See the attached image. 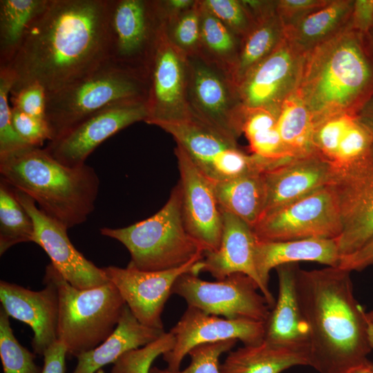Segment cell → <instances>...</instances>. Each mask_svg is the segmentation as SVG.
I'll list each match as a JSON object with an SVG mask.
<instances>
[{"label":"cell","mask_w":373,"mask_h":373,"mask_svg":"<svg viewBox=\"0 0 373 373\" xmlns=\"http://www.w3.org/2000/svg\"><path fill=\"white\" fill-rule=\"evenodd\" d=\"M200 17L201 44L226 66L227 75L233 68L240 40L217 17L198 1Z\"/></svg>","instance_id":"cell-35"},{"label":"cell","mask_w":373,"mask_h":373,"mask_svg":"<svg viewBox=\"0 0 373 373\" xmlns=\"http://www.w3.org/2000/svg\"><path fill=\"white\" fill-rule=\"evenodd\" d=\"M359 122L370 131L373 137V95L356 114Z\"/></svg>","instance_id":"cell-48"},{"label":"cell","mask_w":373,"mask_h":373,"mask_svg":"<svg viewBox=\"0 0 373 373\" xmlns=\"http://www.w3.org/2000/svg\"><path fill=\"white\" fill-rule=\"evenodd\" d=\"M222 233L219 248L204 252L198 263L199 274L208 272L216 280L233 274H243L256 282L262 294L254 259L258 240L252 228L229 212L222 211Z\"/></svg>","instance_id":"cell-24"},{"label":"cell","mask_w":373,"mask_h":373,"mask_svg":"<svg viewBox=\"0 0 373 373\" xmlns=\"http://www.w3.org/2000/svg\"><path fill=\"white\" fill-rule=\"evenodd\" d=\"M33 220L17 199L15 191L1 179L0 182V255L12 246L32 242Z\"/></svg>","instance_id":"cell-34"},{"label":"cell","mask_w":373,"mask_h":373,"mask_svg":"<svg viewBox=\"0 0 373 373\" xmlns=\"http://www.w3.org/2000/svg\"><path fill=\"white\" fill-rule=\"evenodd\" d=\"M148 117L145 100L122 102L99 111L48 142L44 149L68 166L86 164L89 155L116 133Z\"/></svg>","instance_id":"cell-14"},{"label":"cell","mask_w":373,"mask_h":373,"mask_svg":"<svg viewBox=\"0 0 373 373\" xmlns=\"http://www.w3.org/2000/svg\"><path fill=\"white\" fill-rule=\"evenodd\" d=\"M368 44L373 52V28L365 35Z\"/></svg>","instance_id":"cell-52"},{"label":"cell","mask_w":373,"mask_h":373,"mask_svg":"<svg viewBox=\"0 0 373 373\" xmlns=\"http://www.w3.org/2000/svg\"><path fill=\"white\" fill-rule=\"evenodd\" d=\"M188 98L195 117L236 139L240 135L237 126L240 104L229 78L188 58Z\"/></svg>","instance_id":"cell-20"},{"label":"cell","mask_w":373,"mask_h":373,"mask_svg":"<svg viewBox=\"0 0 373 373\" xmlns=\"http://www.w3.org/2000/svg\"><path fill=\"white\" fill-rule=\"evenodd\" d=\"M342 229L338 200L330 186L264 214L252 228L257 240L265 242L336 239Z\"/></svg>","instance_id":"cell-9"},{"label":"cell","mask_w":373,"mask_h":373,"mask_svg":"<svg viewBox=\"0 0 373 373\" xmlns=\"http://www.w3.org/2000/svg\"><path fill=\"white\" fill-rule=\"evenodd\" d=\"M169 332L173 336L174 345L162 358L167 363L168 370L178 371L184 358L200 345L230 339L240 341L244 345L260 344L265 337V322L229 319L187 307Z\"/></svg>","instance_id":"cell-17"},{"label":"cell","mask_w":373,"mask_h":373,"mask_svg":"<svg viewBox=\"0 0 373 373\" xmlns=\"http://www.w3.org/2000/svg\"><path fill=\"white\" fill-rule=\"evenodd\" d=\"M329 0H277L276 10L285 28L319 9Z\"/></svg>","instance_id":"cell-44"},{"label":"cell","mask_w":373,"mask_h":373,"mask_svg":"<svg viewBox=\"0 0 373 373\" xmlns=\"http://www.w3.org/2000/svg\"><path fill=\"white\" fill-rule=\"evenodd\" d=\"M181 192L182 215L189 233L204 248L216 251L222 233V213L213 182L179 145L175 149Z\"/></svg>","instance_id":"cell-16"},{"label":"cell","mask_w":373,"mask_h":373,"mask_svg":"<svg viewBox=\"0 0 373 373\" xmlns=\"http://www.w3.org/2000/svg\"><path fill=\"white\" fill-rule=\"evenodd\" d=\"M315 153L334 173L351 168L373 154V137L356 114L342 113L316 124L312 136Z\"/></svg>","instance_id":"cell-22"},{"label":"cell","mask_w":373,"mask_h":373,"mask_svg":"<svg viewBox=\"0 0 373 373\" xmlns=\"http://www.w3.org/2000/svg\"><path fill=\"white\" fill-rule=\"evenodd\" d=\"M371 265H373V238L354 253L342 257L338 267L352 272Z\"/></svg>","instance_id":"cell-46"},{"label":"cell","mask_w":373,"mask_h":373,"mask_svg":"<svg viewBox=\"0 0 373 373\" xmlns=\"http://www.w3.org/2000/svg\"><path fill=\"white\" fill-rule=\"evenodd\" d=\"M100 232L121 242L131 256L127 266L141 271L180 267L204 252L185 227L178 184L164 207L153 216L122 228L104 227Z\"/></svg>","instance_id":"cell-5"},{"label":"cell","mask_w":373,"mask_h":373,"mask_svg":"<svg viewBox=\"0 0 373 373\" xmlns=\"http://www.w3.org/2000/svg\"><path fill=\"white\" fill-rule=\"evenodd\" d=\"M296 93L314 126L336 115H356L373 95V52L365 35L349 26L307 52Z\"/></svg>","instance_id":"cell-3"},{"label":"cell","mask_w":373,"mask_h":373,"mask_svg":"<svg viewBox=\"0 0 373 373\" xmlns=\"http://www.w3.org/2000/svg\"><path fill=\"white\" fill-rule=\"evenodd\" d=\"M173 28L169 36L187 56L196 53L201 44L199 3L188 10L171 18Z\"/></svg>","instance_id":"cell-41"},{"label":"cell","mask_w":373,"mask_h":373,"mask_svg":"<svg viewBox=\"0 0 373 373\" xmlns=\"http://www.w3.org/2000/svg\"><path fill=\"white\" fill-rule=\"evenodd\" d=\"M45 277L59 296L57 340L75 356L95 349L114 331L126 303L111 282L91 289L72 286L50 263Z\"/></svg>","instance_id":"cell-7"},{"label":"cell","mask_w":373,"mask_h":373,"mask_svg":"<svg viewBox=\"0 0 373 373\" xmlns=\"http://www.w3.org/2000/svg\"><path fill=\"white\" fill-rule=\"evenodd\" d=\"M195 1L191 0H169L164 2L166 11L171 12V18L190 9L195 4Z\"/></svg>","instance_id":"cell-49"},{"label":"cell","mask_w":373,"mask_h":373,"mask_svg":"<svg viewBox=\"0 0 373 373\" xmlns=\"http://www.w3.org/2000/svg\"><path fill=\"white\" fill-rule=\"evenodd\" d=\"M164 332V329L141 323L126 304L112 334L95 349L77 355V363L72 373H96L126 353L156 341Z\"/></svg>","instance_id":"cell-27"},{"label":"cell","mask_w":373,"mask_h":373,"mask_svg":"<svg viewBox=\"0 0 373 373\" xmlns=\"http://www.w3.org/2000/svg\"><path fill=\"white\" fill-rule=\"evenodd\" d=\"M146 105L149 124L194 116L188 98V56L171 41L164 21L156 31Z\"/></svg>","instance_id":"cell-11"},{"label":"cell","mask_w":373,"mask_h":373,"mask_svg":"<svg viewBox=\"0 0 373 373\" xmlns=\"http://www.w3.org/2000/svg\"><path fill=\"white\" fill-rule=\"evenodd\" d=\"M96 373H104V372L102 370H99Z\"/></svg>","instance_id":"cell-53"},{"label":"cell","mask_w":373,"mask_h":373,"mask_svg":"<svg viewBox=\"0 0 373 373\" xmlns=\"http://www.w3.org/2000/svg\"><path fill=\"white\" fill-rule=\"evenodd\" d=\"M353 5L354 0H329L319 9L285 28V36L307 54L350 26Z\"/></svg>","instance_id":"cell-28"},{"label":"cell","mask_w":373,"mask_h":373,"mask_svg":"<svg viewBox=\"0 0 373 373\" xmlns=\"http://www.w3.org/2000/svg\"><path fill=\"white\" fill-rule=\"evenodd\" d=\"M350 27L363 35L373 28V0H354Z\"/></svg>","instance_id":"cell-45"},{"label":"cell","mask_w":373,"mask_h":373,"mask_svg":"<svg viewBox=\"0 0 373 373\" xmlns=\"http://www.w3.org/2000/svg\"><path fill=\"white\" fill-rule=\"evenodd\" d=\"M213 184L220 209L253 228L263 215L267 203L263 173L214 181Z\"/></svg>","instance_id":"cell-30"},{"label":"cell","mask_w":373,"mask_h":373,"mask_svg":"<svg viewBox=\"0 0 373 373\" xmlns=\"http://www.w3.org/2000/svg\"><path fill=\"white\" fill-rule=\"evenodd\" d=\"M0 174L68 229L84 222L95 209L99 189L95 169L63 164L44 148L28 145L0 156Z\"/></svg>","instance_id":"cell-4"},{"label":"cell","mask_w":373,"mask_h":373,"mask_svg":"<svg viewBox=\"0 0 373 373\" xmlns=\"http://www.w3.org/2000/svg\"><path fill=\"white\" fill-rule=\"evenodd\" d=\"M175 139L200 170L211 181H220L268 169L267 160L243 152L237 139L220 131L195 115L157 124Z\"/></svg>","instance_id":"cell-8"},{"label":"cell","mask_w":373,"mask_h":373,"mask_svg":"<svg viewBox=\"0 0 373 373\" xmlns=\"http://www.w3.org/2000/svg\"><path fill=\"white\" fill-rule=\"evenodd\" d=\"M48 0L0 1V67L6 66L17 50L32 19Z\"/></svg>","instance_id":"cell-33"},{"label":"cell","mask_w":373,"mask_h":373,"mask_svg":"<svg viewBox=\"0 0 373 373\" xmlns=\"http://www.w3.org/2000/svg\"><path fill=\"white\" fill-rule=\"evenodd\" d=\"M296 365H309L307 352L263 341L230 351L220 370V373H281Z\"/></svg>","instance_id":"cell-29"},{"label":"cell","mask_w":373,"mask_h":373,"mask_svg":"<svg viewBox=\"0 0 373 373\" xmlns=\"http://www.w3.org/2000/svg\"><path fill=\"white\" fill-rule=\"evenodd\" d=\"M254 259L256 271L263 287L262 294L271 309L276 302L269 287L271 269L300 261L338 267L341 256L336 239L307 238L277 242L258 240Z\"/></svg>","instance_id":"cell-26"},{"label":"cell","mask_w":373,"mask_h":373,"mask_svg":"<svg viewBox=\"0 0 373 373\" xmlns=\"http://www.w3.org/2000/svg\"><path fill=\"white\" fill-rule=\"evenodd\" d=\"M345 373H373V362L367 359L350 369Z\"/></svg>","instance_id":"cell-50"},{"label":"cell","mask_w":373,"mask_h":373,"mask_svg":"<svg viewBox=\"0 0 373 373\" xmlns=\"http://www.w3.org/2000/svg\"><path fill=\"white\" fill-rule=\"evenodd\" d=\"M306 55L285 36L236 87L240 106L247 108L280 107L299 85Z\"/></svg>","instance_id":"cell-15"},{"label":"cell","mask_w":373,"mask_h":373,"mask_svg":"<svg viewBox=\"0 0 373 373\" xmlns=\"http://www.w3.org/2000/svg\"><path fill=\"white\" fill-rule=\"evenodd\" d=\"M351 271L327 267L296 272V292L309 332V366L345 373L373 350L367 312L357 301Z\"/></svg>","instance_id":"cell-2"},{"label":"cell","mask_w":373,"mask_h":373,"mask_svg":"<svg viewBox=\"0 0 373 373\" xmlns=\"http://www.w3.org/2000/svg\"><path fill=\"white\" fill-rule=\"evenodd\" d=\"M263 175L267 189L264 215L329 186L334 171L313 153L292 158Z\"/></svg>","instance_id":"cell-23"},{"label":"cell","mask_w":373,"mask_h":373,"mask_svg":"<svg viewBox=\"0 0 373 373\" xmlns=\"http://www.w3.org/2000/svg\"><path fill=\"white\" fill-rule=\"evenodd\" d=\"M12 106L21 112L45 119L46 91L37 83H31L10 91Z\"/></svg>","instance_id":"cell-43"},{"label":"cell","mask_w":373,"mask_h":373,"mask_svg":"<svg viewBox=\"0 0 373 373\" xmlns=\"http://www.w3.org/2000/svg\"><path fill=\"white\" fill-rule=\"evenodd\" d=\"M9 316L0 309V357L3 373H41L35 362V354L21 345L10 326Z\"/></svg>","instance_id":"cell-36"},{"label":"cell","mask_w":373,"mask_h":373,"mask_svg":"<svg viewBox=\"0 0 373 373\" xmlns=\"http://www.w3.org/2000/svg\"><path fill=\"white\" fill-rule=\"evenodd\" d=\"M297 263L276 268L278 295L265 322L264 341L283 347L306 351L309 354V332L299 304L296 279Z\"/></svg>","instance_id":"cell-25"},{"label":"cell","mask_w":373,"mask_h":373,"mask_svg":"<svg viewBox=\"0 0 373 373\" xmlns=\"http://www.w3.org/2000/svg\"><path fill=\"white\" fill-rule=\"evenodd\" d=\"M172 294L182 297L187 307L229 319L265 322L271 310L256 282L240 273L213 282L185 273L175 282Z\"/></svg>","instance_id":"cell-10"},{"label":"cell","mask_w":373,"mask_h":373,"mask_svg":"<svg viewBox=\"0 0 373 373\" xmlns=\"http://www.w3.org/2000/svg\"><path fill=\"white\" fill-rule=\"evenodd\" d=\"M12 119L17 133L27 144L41 147L45 141L51 140L46 119L30 116L14 107Z\"/></svg>","instance_id":"cell-42"},{"label":"cell","mask_w":373,"mask_h":373,"mask_svg":"<svg viewBox=\"0 0 373 373\" xmlns=\"http://www.w3.org/2000/svg\"><path fill=\"white\" fill-rule=\"evenodd\" d=\"M238 340L230 339L216 343L200 345L188 354L191 361L182 370L171 371L167 368L153 367L149 373H220L219 359L220 356L230 351Z\"/></svg>","instance_id":"cell-38"},{"label":"cell","mask_w":373,"mask_h":373,"mask_svg":"<svg viewBox=\"0 0 373 373\" xmlns=\"http://www.w3.org/2000/svg\"><path fill=\"white\" fill-rule=\"evenodd\" d=\"M329 186L341 213L343 229L336 240L341 258L373 238V154L351 168L335 172Z\"/></svg>","instance_id":"cell-13"},{"label":"cell","mask_w":373,"mask_h":373,"mask_svg":"<svg viewBox=\"0 0 373 373\" xmlns=\"http://www.w3.org/2000/svg\"><path fill=\"white\" fill-rule=\"evenodd\" d=\"M13 189L33 220L32 242L46 251L51 264L72 286L86 289L109 282L103 269L97 267L73 246L68 236L67 227L43 212L32 198Z\"/></svg>","instance_id":"cell-19"},{"label":"cell","mask_w":373,"mask_h":373,"mask_svg":"<svg viewBox=\"0 0 373 373\" xmlns=\"http://www.w3.org/2000/svg\"><path fill=\"white\" fill-rule=\"evenodd\" d=\"M44 284V289L33 291L5 280L0 282L2 308L10 317L31 327L34 353L42 356L57 341L59 316L57 287L45 276Z\"/></svg>","instance_id":"cell-21"},{"label":"cell","mask_w":373,"mask_h":373,"mask_svg":"<svg viewBox=\"0 0 373 373\" xmlns=\"http://www.w3.org/2000/svg\"><path fill=\"white\" fill-rule=\"evenodd\" d=\"M67 350L59 340L44 353V364L41 373H65Z\"/></svg>","instance_id":"cell-47"},{"label":"cell","mask_w":373,"mask_h":373,"mask_svg":"<svg viewBox=\"0 0 373 373\" xmlns=\"http://www.w3.org/2000/svg\"><path fill=\"white\" fill-rule=\"evenodd\" d=\"M13 86L10 73L0 68V156L28 146L17 133L12 119L8 95Z\"/></svg>","instance_id":"cell-40"},{"label":"cell","mask_w":373,"mask_h":373,"mask_svg":"<svg viewBox=\"0 0 373 373\" xmlns=\"http://www.w3.org/2000/svg\"><path fill=\"white\" fill-rule=\"evenodd\" d=\"M367 317L370 324V339L373 348V309L367 312Z\"/></svg>","instance_id":"cell-51"},{"label":"cell","mask_w":373,"mask_h":373,"mask_svg":"<svg viewBox=\"0 0 373 373\" xmlns=\"http://www.w3.org/2000/svg\"><path fill=\"white\" fill-rule=\"evenodd\" d=\"M202 5L241 40L255 26L256 20L238 0H205Z\"/></svg>","instance_id":"cell-39"},{"label":"cell","mask_w":373,"mask_h":373,"mask_svg":"<svg viewBox=\"0 0 373 373\" xmlns=\"http://www.w3.org/2000/svg\"><path fill=\"white\" fill-rule=\"evenodd\" d=\"M148 88L146 76L109 60L66 86L46 93L45 119L50 131V140L108 106L130 101H146Z\"/></svg>","instance_id":"cell-6"},{"label":"cell","mask_w":373,"mask_h":373,"mask_svg":"<svg viewBox=\"0 0 373 373\" xmlns=\"http://www.w3.org/2000/svg\"><path fill=\"white\" fill-rule=\"evenodd\" d=\"M155 3L113 0L110 14V61L149 76L153 54Z\"/></svg>","instance_id":"cell-12"},{"label":"cell","mask_w":373,"mask_h":373,"mask_svg":"<svg viewBox=\"0 0 373 373\" xmlns=\"http://www.w3.org/2000/svg\"><path fill=\"white\" fill-rule=\"evenodd\" d=\"M113 0H48L10 61L12 90L37 83L51 93L110 60Z\"/></svg>","instance_id":"cell-1"},{"label":"cell","mask_w":373,"mask_h":373,"mask_svg":"<svg viewBox=\"0 0 373 373\" xmlns=\"http://www.w3.org/2000/svg\"><path fill=\"white\" fill-rule=\"evenodd\" d=\"M256 21L253 28L240 40L236 63L228 75L236 89L247 74L268 57L285 37V27L276 10Z\"/></svg>","instance_id":"cell-31"},{"label":"cell","mask_w":373,"mask_h":373,"mask_svg":"<svg viewBox=\"0 0 373 373\" xmlns=\"http://www.w3.org/2000/svg\"><path fill=\"white\" fill-rule=\"evenodd\" d=\"M203 255L186 265L166 271H141L127 266L103 267L108 278L118 289L126 304L143 325L164 329L161 315L176 280L185 273L197 274V262Z\"/></svg>","instance_id":"cell-18"},{"label":"cell","mask_w":373,"mask_h":373,"mask_svg":"<svg viewBox=\"0 0 373 373\" xmlns=\"http://www.w3.org/2000/svg\"><path fill=\"white\" fill-rule=\"evenodd\" d=\"M173 345L172 334L164 332L156 341L122 356L113 363L111 373H149L153 361L170 351Z\"/></svg>","instance_id":"cell-37"},{"label":"cell","mask_w":373,"mask_h":373,"mask_svg":"<svg viewBox=\"0 0 373 373\" xmlns=\"http://www.w3.org/2000/svg\"><path fill=\"white\" fill-rule=\"evenodd\" d=\"M276 128L289 157L296 158L314 153L313 118L296 91L281 104Z\"/></svg>","instance_id":"cell-32"}]
</instances>
